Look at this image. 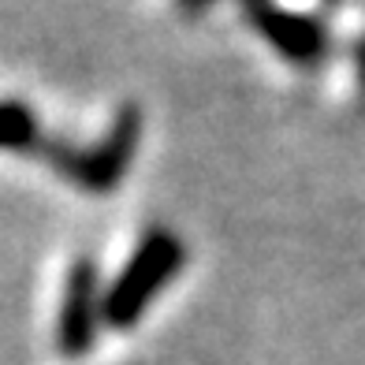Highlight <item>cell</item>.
<instances>
[{"label": "cell", "mask_w": 365, "mask_h": 365, "mask_svg": "<svg viewBox=\"0 0 365 365\" xmlns=\"http://www.w3.org/2000/svg\"><path fill=\"white\" fill-rule=\"evenodd\" d=\"M250 26L269 41L287 63H298V68H313L324 48H328V34L324 26L313 19V15L302 11H287V8H272V4H254L250 11Z\"/></svg>", "instance_id": "obj_4"}, {"label": "cell", "mask_w": 365, "mask_h": 365, "mask_svg": "<svg viewBox=\"0 0 365 365\" xmlns=\"http://www.w3.org/2000/svg\"><path fill=\"white\" fill-rule=\"evenodd\" d=\"M45 142L38 112L26 101L4 97L0 101V153H38Z\"/></svg>", "instance_id": "obj_5"}, {"label": "cell", "mask_w": 365, "mask_h": 365, "mask_svg": "<svg viewBox=\"0 0 365 365\" xmlns=\"http://www.w3.org/2000/svg\"><path fill=\"white\" fill-rule=\"evenodd\" d=\"M209 4H212V0H182V8H187V11H202Z\"/></svg>", "instance_id": "obj_6"}, {"label": "cell", "mask_w": 365, "mask_h": 365, "mask_svg": "<svg viewBox=\"0 0 365 365\" xmlns=\"http://www.w3.org/2000/svg\"><path fill=\"white\" fill-rule=\"evenodd\" d=\"M101 324V276L90 257H75L63 276V298L56 313V346L63 358L90 354Z\"/></svg>", "instance_id": "obj_3"}, {"label": "cell", "mask_w": 365, "mask_h": 365, "mask_svg": "<svg viewBox=\"0 0 365 365\" xmlns=\"http://www.w3.org/2000/svg\"><path fill=\"white\" fill-rule=\"evenodd\" d=\"M187 264V246L168 227H153L149 235L135 246L120 276L101 291V324L127 331L135 328L145 309L157 302V294L172 284Z\"/></svg>", "instance_id": "obj_1"}, {"label": "cell", "mask_w": 365, "mask_h": 365, "mask_svg": "<svg viewBox=\"0 0 365 365\" xmlns=\"http://www.w3.org/2000/svg\"><path fill=\"white\" fill-rule=\"evenodd\" d=\"M142 142V108L138 105H123L112 115V123L101 138H97L90 149H75L68 142H53L45 138L38 157L53 168L60 179L75 182L78 190L90 194H112L123 182L127 168L135 164Z\"/></svg>", "instance_id": "obj_2"}]
</instances>
